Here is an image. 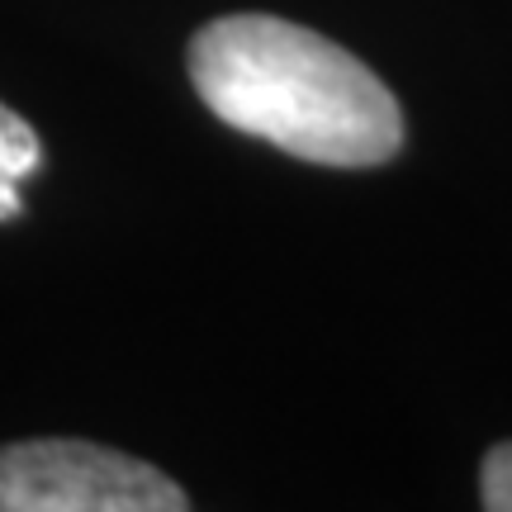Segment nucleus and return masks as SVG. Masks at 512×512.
Returning a JSON list of instances; mask_svg holds the SVG:
<instances>
[{
	"label": "nucleus",
	"instance_id": "f257e3e1",
	"mask_svg": "<svg viewBox=\"0 0 512 512\" xmlns=\"http://www.w3.org/2000/svg\"><path fill=\"white\" fill-rule=\"evenodd\" d=\"M190 86L238 133L318 166H380L399 157L394 91L342 43L275 15H223L190 38Z\"/></svg>",
	"mask_w": 512,
	"mask_h": 512
},
{
	"label": "nucleus",
	"instance_id": "f03ea898",
	"mask_svg": "<svg viewBox=\"0 0 512 512\" xmlns=\"http://www.w3.org/2000/svg\"><path fill=\"white\" fill-rule=\"evenodd\" d=\"M190 494L157 465L95 441L0 446V512H185Z\"/></svg>",
	"mask_w": 512,
	"mask_h": 512
},
{
	"label": "nucleus",
	"instance_id": "7ed1b4c3",
	"mask_svg": "<svg viewBox=\"0 0 512 512\" xmlns=\"http://www.w3.org/2000/svg\"><path fill=\"white\" fill-rule=\"evenodd\" d=\"M43 166V143L38 133L24 124V114L0 105V223L24 219V195L19 185Z\"/></svg>",
	"mask_w": 512,
	"mask_h": 512
},
{
	"label": "nucleus",
	"instance_id": "20e7f679",
	"mask_svg": "<svg viewBox=\"0 0 512 512\" xmlns=\"http://www.w3.org/2000/svg\"><path fill=\"white\" fill-rule=\"evenodd\" d=\"M479 503L489 512H512V441H498L479 470Z\"/></svg>",
	"mask_w": 512,
	"mask_h": 512
}]
</instances>
